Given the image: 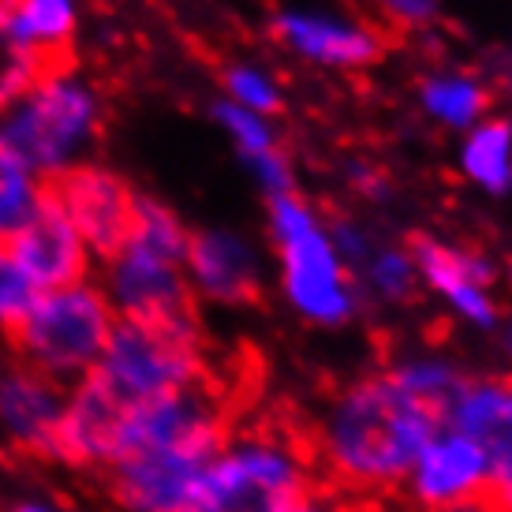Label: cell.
Masks as SVG:
<instances>
[{"mask_svg":"<svg viewBox=\"0 0 512 512\" xmlns=\"http://www.w3.org/2000/svg\"><path fill=\"white\" fill-rule=\"evenodd\" d=\"M49 199L68 214V221L83 236V243L94 255V266H98L101 258H109L128 240L139 191L109 165L86 161L68 176H60L57 184H49Z\"/></svg>","mask_w":512,"mask_h":512,"instance_id":"8","label":"cell"},{"mask_svg":"<svg viewBox=\"0 0 512 512\" xmlns=\"http://www.w3.org/2000/svg\"><path fill=\"white\" fill-rule=\"evenodd\" d=\"M15 512H49V509H45V505H19Z\"/></svg>","mask_w":512,"mask_h":512,"instance_id":"33","label":"cell"},{"mask_svg":"<svg viewBox=\"0 0 512 512\" xmlns=\"http://www.w3.org/2000/svg\"><path fill=\"white\" fill-rule=\"evenodd\" d=\"M38 72H42V60L15 38L4 23V15H0V113L19 98V90Z\"/></svg>","mask_w":512,"mask_h":512,"instance_id":"24","label":"cell"},{"mask_svg":"<svg viewBox=\"0 0 512 512\" xmlns=\"http://www.w3.org/2000/svg\"><path fill=\"white\" fill-rule=\"evenodd\" d=\"M8 8H12V0H0V15L8 12Z\"/></svg>","mask_w":512,"mask_h":512,"instance_id":"35","label":"cell"},{"mask_svg":"<svg viewBox=\"0 0 512 512\" xmlns=\"http://www.w3.org/2000/svg\"><path fill=\"white\" fill-rule=\"evenodd\" d=\"M445 427L460 430L494 464L512 445V378H479L464 382L441 415Z\"/></svg>","mask_w":512,"mask_h":512,"instance_id":"16","label":"cell"},{"mask_svg":"<svg viewBox=\"0 0 512 512\" xmlns=\"http://www.w3.org/2000/svg\"><path fill=\"white\" fill-rule=\"evenodd\" d=\"M427 105L430 113L449 124H471L486 109V94L464 79H438V83H427Z\"/></svg>","mask_w":512,"mask_h":512,"instance_id":"25","label":"cell"},{"mask_svg":"<svg viewBox=\"0 0 512 512\" xmlns=\"http://www.w3.org/2000/svg\"><path fill=\"white\" fill-rule=\"evenodd\" d=\"M184 273L195 299H214V303L236 307V303H255L262 292L258 258L251 243L225 228L191 232Z\"/></svg>","mask_w":512,"mask_h":512,"instance_id":"13","label":"cell"},{"mask_svg":"<svg viewBox=\"0 0 512 512\" xmlns=\"http://www.w3.org/2000/svg\"><path fill=\"white\" fill-rule=\"evenodd\" d=\"M468 172L490 191L509 187V124H483L464 150Z\"/></svg>","mask_w":512,"mask_h":512,"instance_id":"21","label":"cell"},{"mask_svg":"<svg viewBox=\"0 0 512 512\" xmlns=\"http://www.w3.org/2000/svg\"><path fill=\"white\" fill-rule=\"evenodd\" d=\"M116 314L94 277L38 292L23 322L8 333L15 359L60 389H72L98 367Z\"/></svg>","mask_w":512,"mask_h":512,"instance_id":"5","label":"cell"},{"mask_svg":"<svg viewBox=\"0 0 512 512\" xmlns=\"http://www.w3.org/2000/svg\"><path fill=\"white\" fill-rule=\"evenodd\" d=\"M486 512H512V445L490 464V490Z\"/></svg>","mask_w":512,"mask_h":512,"instance_id":"29","label":"cell"},{"mask_svg":"<svg viewBox=\"0 0 512 512\" xmlns=\"http://www.w3.org/2000/svg\"><path fill=\"white\" fill-rule=\"evenodd\" d=\"M285 512H344V505H337L333 498H326L322 490H311L307 498H299L296 505H288Z\"/></svg>","mask_w":512,"mask_h":512,"instance_id":"31","label":"cell"},{"mask_svg":"<svg viewBox=\"0 0 512 512\" xmlns=\"http://www.w3.org/2000/svg\"><path fill=\"white\" fill-rule=\"evenodd\" d=\"M64 389L30 367L0 370V427L8 430L19 449L57 460L60 419H64Z\"/></svg>","mask_w":512,"mask_h":512,"instance_id":"14","label":"cell"},{"mask_svg":"<svg viewBox=\"0 0 512 512\" xmlns=\"http://www.w3.org/2000/svg\"><path fill=\"white\" fill-rule=\"evenodd\" d=\"M214 120L221 124V131H228V139L236 143L240 157L262 154V150L277 146V143H273L270 124H266V116L247 113V109L232 105V101H217V105H214Z\"/></svg>","mask_w":512,"mask_h":512,"instance_id":"26","label":"cell"},{"mask_svg":"<svg viewBox=\"0 0 512 512\" xmlns=\"http://www.w3.org/2000/svg\"><path fill=\"white\" fill-rule=\"evenodd\" d=\"M109 385L120 404L139 408L146 400L187 389L210 378L199 322H131L116 318L98 367L90 370Z\"/></svg>","mask_w":512,"mask_h":512,"instance_id":"6","label":"cell"},{"mask_svg":"<svg viewBox=\"0 0 512 512\" xmlns=\"http://www.w3.org/2000/svg\"><path fill=\"white\" fill-rule=\"evenodd\" d=\"M385 12L393 15L404 27H419L434 15V0H382Z\"/></svg>","mask_w":512,"mask_h":512,"instance_id":"30","label":"cell"},{"mask_svg":"<svg viewBox=\"0 0 512 512\" xmlns=\"http://www.w3.org/2000/svg\"><path fill=\"white\" fill-rule=\"evenodd\" d=\"M412 262L415 270L427 277L430 285L438 288L441 296L453 303L456 311L464 314L468 322L475 326L490 329L498 322V311H494V303L486 296V281H490V270H486V262L471 255H456L453 247H445V243L430 240V236H419L415 232L412 240Z\"/></svg>","mask_w":512,"mask_h":512,"instance_id":"15","label":"cell"},{"mask_svg":"<svg viewBox=\"0 0 512 512\" xmlns=\"http://www.w3.org/2000/svg\"><path fill=\"white\" fill-rule=\"evenodd\" d=\"M105 116L109 101L98 79L72 57L53 60L0 113V146L38 180L57 184L60 176L94 161Z\"/></svg>","mask_w":512,"mask_h":512,"instance_id":"2","label":"cell"},{"mask_svg":"<svg viewBox=\"0 0 512 512\" xmlns=\"http://www.w3.org/2000/svg\"><path fill=\"white\" fill-rule=\"evenodd\" d=\"M505 352H509V356H512V329H509V333H505Z\"/></svg>","mask_w":512,"mask_h":512,"instance_id":"34","label":"cell"},{"mask_svg":"<svg viewBox=\"0 0 512 512\" xmlns=\"http://www.w3.org/2000/svg\"><path fill=\"white\" fill-rule=\"evenodd\" d=\"M191 232L165 202L139 195L128 240L98 262V288L116 318L131 322H199L195 292L187 285Z\"/></svg>","mask_w":512,"mask_h":512,"instance_id":"3","label":"cell"},{"mask_svg":"<svg viewBox=\"0 0 512 512\" xmlns=\"http://www.w3.org/2000/svg\"><path fill=\"white\" fill-rule=\"evenodd\" d=\"M221 83H225V94H228L225 101L240 105L247 113L270 116L281 109V94H277V86L270 83V75L251 68V64H232V68H225Z\"/></svg>","mask_w":512,"mask_h":512,"instance_id":"22","label":"cell"},{"mask_svg":"<svg viewBox=\"0 0 512 512\" xmlns=\"http://www.w3.org/2000/svg\"><path fill=\"white\" fill-rule=\"evenodd\" d=\"M86 0H12L4 23L42 64L68 60L83 30Z\"/></svg>","mask_w":512,"mask_h":512,"instance_id":"18","label":"cell"},{"mask_svg":"<svg viewBox=\"0 0 512 512\" xmlns=\"http://www.w3.org/2000/svg\"><path fill=\"white\" fill-rule=\"evenodd\" d=\"M370 281L382 288V296H389V299L412 296V281H415L412 255H400V251H382V255L370 262Z\"/></svg>","mask_w":512,"mask_h":512,"instance_id":"27","label":"cell"},{"mask_svg":"<svg viewBox=\"0 0 512 512\" xmlns=\"http://www.w3.org/2000/svg\"><path fill=\"white\" fill-rule=\"evenodd\" d=\"M247 161V169L258 176V184L266 187V195H288L292 191V169H288L285 154L270 146V150H262V154H251L243 157Z\"/></svg>","mask_w":512,"mask_h":512,"instance_id":"28","label":"cell"},{"mask_svg":"<svg viewBox=\"0 0 512 512\" xmlns=\"http://www.w3.org/2000/svg\"><path fill=\"white\" fill-rule=\"evenodd\" d=\"M367 512H397V509H389V505H378V501H367Z\"/></svg>","mask_w":512,"mask_h":512,"instance_id":"32","label":"cell"},{"mask_svg":"<svg viewBox=\"0 0 512 512\" xmlns=\"http://www.w3.org/2000/svg\"><path fill=\"white\" fill-rule=\"evenodd\" d=\"M128 404L109 393V385L98 374H86L64 397V419H60V453L57 460L72 468H109L116 456L120 430L128 423Z\"/></svg>","mask_w":512,"mask_h":512,"instance_id":"12","label":"cell"},{"mask_svg":"<svg viewBox=\"0 0 512 512\" xmlns=\"http://www.w3.org/2000/svg\"><path fill=\"white\" fill-rule=\"evenodd\" d=\"M214 456L217 453H202V449L128 453L105 468V479L113 498L128 512H176Z\"/></svg>","mask_w":512,"mask_h":512,"instance_id":"10","label":"cell"},{"mask_svg":"<svg viewBox=\"0 0 512 512\" xmlns=\"http://www.w3.org/2000/svg\"><path fill=\"white\" fill-rule=\"evenodd\" d=\"M281 270H285L288 299L303 318L322 326H341L352 318L356 299H352L344 266L318 225L292 240H281Z\"/></svg>","mask_w":512,"mask_h":512,"instance_id":"9","label":"cell"},{"mask_svg":"<svg viewBox=\"0 0 512 512\" xmlns=\"http://www.w3.org/2000/svg\"><path fill=\"white\" fill-rule=\"evenodd\" d=\"M273 38L314 60H326V64H370L385 53L382 34H374V30L341 27V23H329L318 15L296 12L273 19Z\"/></svg>","mask_w":512,"mask_h":512,"instance_id":"17","label":"cell"},{"mask_svg":"<svg viewBox=\"0 0 512 512\" xmlns=\"http://www.w3.org/2000/svg\"><path fill=\"white\" fill-rule=\"evenodd\" d=\"M438 427V412L408 397L389 374H374L329 400L311 456L348 498L378 501L408 483L415 456Z\"/></svg>","mask_w":512,"mask_h":512,"instance_id":"1","label":"cell"},{"mask_svg":"<svg viewBox=\"0 0 512 512\" xmlns=\"http://www.w3.org/2000/svg\"><path fill=\"white\" fill-rule=\"evenodd\" d=\"M8 251L15 255V262L23 266V273H27L30 285L38 292L86 281L90 270H94L90 247H86L83 236L68 221V214L53 199H45L38 206V214L15 232Z\"/></svg>","mask_w":512,"mask_h":512,"instance_id":"11","label":"cell"},{"mask_svg":"<svg viewBox=\"0 0 512 512\" xmlns=\"http://www.w3.org/2000/svg\"><path fill=\"white\" fill-rule=\"evenodd\" d=\"M311 449L277 427L228 434L176 512H285L314 486Z\"/></svg>","mask_w":512,"mask_h":512,"instance_id":"4","label":"cell"},{"mask_svg":"<svg viewBox=\"0 0 512 512\" xmlns=\"http://www.w3.org/2000/svg\"><path fill=\"white\" fill-rule=\"evenodd\" d=\"M404 486L419 512H486L490 460L475 441L441 423L419 449Z\"/></svg>","mask_w":512,"mask_h":512,"instance_id":"7","label":"cell"},{"mask_svg":"<svg viewBox=\"0 0 512 512\" xmlns=\"http://www.w3.org/2000/svg\"><path fill=\"white\" fill-rule=\"evenodd\" d=\"M393 382L408 393V397H415L419 404H427L430 412L445 415V408H449V400L460 393V385H464V378H460V370L453 367V363H445V359H408V363H397L393 370H385Z\"/></svg>","mask_w":512,"mask_h":512,"instance_id":"20","label":"cell"},{"mask_svg":"<svg viewBox=\"0 0 512 512\" xmlns=\"http://www.w3.org/2000/svg\"><path fill=\"white\" fill-rule=\"evenodd\" d=\"M38 296V288L30 285V277L23 273V266L15 262V255L8 251V243H0V337L8 341L23 314L30 311V303Z\"/></svg>","mask_w":512,"mask_h":512,"instance_id":"23","label":"cell"},{"mask_svg":"<svg viewBox=\"0 0 512 512\" xmlns=\"http://www.w3.org/2000/svg\"><path fill=\"white\" fill-rule=\"evenodd\" d=\"M45 199H49V184L0 146V243H12V236L38 214Z\"/></svg>","mask_w":512,"mask_h":512,"instance_id":"19","label":"cell"}]
</instances>
